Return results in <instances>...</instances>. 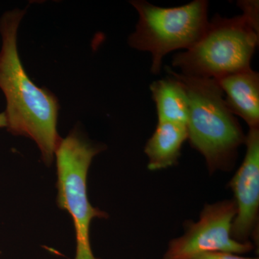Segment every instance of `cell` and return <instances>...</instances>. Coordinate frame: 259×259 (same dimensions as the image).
Wrapping results in <instances>:
<instances>
[{
    "instance_id": "7c38bea8",
    "label": "cell",
    "mask_w": 259,
    "mask_h": 259,
    "mask_svg": "<svg viewBox=\"0 0 259 259\" xmlns=\"http://www.w3.org/2000/svg\"><path fill=\"white\" fill-rule=\"evenodd\" d=\"M192 259H258V258H247L236 253H226V252H213V253H207L197 255Z\"/></svg>"
},
{
    "instance_id": "8992f818",
    "label": "cell",
    "mask_w": 259,
    "mask_h": 259,
    "mask_svg": "<svg viewBox=\"0 0 259 259\" xmlns=\"http://www.w3.org/2000/svg\"><path fill=\"white\" fill-rule=\"evenodd\" d=\"M237 214L234 199L206 204L197 222L186 223L185 233L171 240L163 259H192L213 252L243 254L251 251V242L241 243L232 238Z\"/></svg>"
},
{
    "instance_id": "8fae6325",
    "label": "cell",
    "mask_w": 259,
    "mask_h": 259,
    "mask_svg": "<svg viewBox=\"0 0 259 259\" xmlns=\"http://www.w3.org/2000/svg\"><path fill=\"white\" fill-rule=\"evenodd\" d=\"M238 5L241 8L243 15L258 30V1H239Z\"/></svg>"
},
{
    "instance_id": "5b68a950",
    "label": "cell",
    "mask_w": 259,
    "mask_h": 259,
    "mask_svg": "<svg viewBox=\"0 0 259 259\" xmlns=\"http://www.w3.org/2000/svg\"><path fill=\"white\" fill-rule=\"evenodd\" d=\"M105 149L94 144L74 130L61 139L55 156L57 167V204L72 218L76 231L74 259H100L93 254L90 244L92 220L107 218L108 214L90 204L88 194V175L93 158Z\"/></svg>"
},
{
    "instance_id": "9c48e42d",
    "label": "cell",
    "mask_w": 259,
    "mask_h": 259,
    "mask_svg": "<svg viewBox=\"0 0 259 259\" xmlns=\"http://www.w3.org/2000/svg\"><path fill=\"white\" fill-rule=\"evenodd\" d=\"M187 140L188 131L185 124L158 122L145 146L148 169L158 171L176 165Z\"/></svg>"
},
{
    "instance_id": "6da1fadb",
    "label": "cell",
    "mask_w": 259,
    "mask_h": 259,
    "mask_svg": "<svg viewBox=\"0 0 259 259\" xmlns=\"http://www.w3.org/2000/svg\"><path fill=\"white\" fill-rule=\"evenodd\" d=\"M24 15V10L15 9L0 19V90L6 99V127L14 136L35 141L42 161L51 166L62 139L56 130L59 102L51 92L32 82L22 65L17 39Z\"/></svg>"
},
{
    "instance_id": "4fadbf2b",
    "label": "cell",
    "mask_w": 259,
    "mask_h": 259,
    "mask_svg": "<svg viewBox=\"0 0 259 259\" xmlns=\"http://www.w3.org/2000/svg\"><path fill=\"white\" fill-rule=\"evenodd\" d=\"M6 127V117H5V112L0 113V128L1 127Z\"/></svg>"
},
{
    "instance_id": "52a82bcc",
    "label": "cell",
    "mask_w": 259,
    "mask_h": 259,
    "mask_svg": "<svg viewBox=\"0 0 259 259\" xmlns=\"http://www.w3.org/2000/svg\"><path fill=\"white\" fill-rule=\"evenodd\" d=\"M245 145L244 159L228 185L234 194L233 199L237 206L232 238L241 243H248L250 238H253L256 243L259 212V127L249 128Z\"/></svg>"
},
{
    "instance_id": "ba28073f",
    "label": "cell",
    "mask_w": 259,
    "mask_h": 259,
    "mask_svg": "<svg viewBox=\"0 0 259 259\" xmlns=\"http://www.w3.org/2000/svg\"><path fill=\"white\" fill-rule=\"evenodd\" d=\"M227 106L245 121L249 128L259 127V74L251 68L214 79Z\"/></svg>"
},
{
    "instance_id": "7a4b0ae2",
    "label": "cell",
    "mask_w": 259,
    "mask_h": 259,
    "mask_svg": "<svg viewBox=\"0 0 259 259\" xmlns=\"http://www.w3.org/2000/svg\"><path fill=\"white\" fill-rule=\"evenodd\" d=\"M166 71L183 85L188 96L187 127L192 148L203 156L209 174L231 171L246 136L227 106L217 81L187 76L168 66Z\"/></svg>"
},
{
    "instance_id": "277c9868",
    "label": "cell",
    "mask_w": 259,
    "mask_h": 259,
    "mask_svg": "<svg viewBox=\"0 0 259 259\" xmlns=\"http://www.w3.org/2000/svg\"><path fill=\"white\" fill-rule=\"evenodd\" d=\"M131 4L139 13L136 30L128 44L136 50L147 51L152 57L151 73L161 72L162 61L171 51L189 50L199 41L208 27V3L194 0L176 8H161L144 1Z\"/></svg>"
},
{
    "instance_id": "30bf717a",
    "label": "cell",
    "mask_w": 259,
    "mask_h": 259,
    "mask_svg": "<svg viewBox=\"0 0 259 259\" xmlns=\"http://www.w3.org/2000/svg\"><path fill=\"white\" fill-rule=\"evenodd\" d=\"M156 104L158 122H175L187 125L189 100L185 88L175 78L153 81L150 86Z\"/></svg>"
},
{
    "instance_id": "3957f363",
    "label": "cell",
    "mask_w": 259,
    "mask_h": 259,
    "mask_svg": "<svg viewBox=\"0 0 259 259\" xmlns=\"http://www.w3.org/2000/svg\"><path fill=\"white\" fill-rule=\"evenodd\" d=\"M258 44V30L244 15H217L199 41L174 56L172 64L187 76L218 79L249 69Z\"/></svg>"
}]
</instances>
